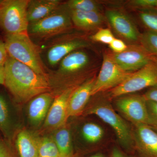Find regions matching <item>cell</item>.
I'll list each match as a JSON object with an SVG mask.
<instances>
[{
	"mask_svg": "<svg viewBox=\"0 0 157 157\" xmlns=\"http://www.w3.org/2000/svg\"><path fill=\"white\" fill-rule=\"evenodd\" d=\"M4 68L5 85L18 102L25 103L50 91L47 77L8 55Z\"/></svg>",
	"mask_w": 157,
	"mask_h": 157,
	"instance_id": "cell-1",
	"label": "cell"
},
{
	"mask_svg": "<svg viewBox=\"0 0 157 157\" xmlns=\"http://www.w3.org/2000/svg\"><path fill=\"white\" fill-rule=\"evenodd\" d=\"M5 45L9 56L30 67L39 75L47 77L38 47L28 33L7 35Z\"/></svg>",
	"mask_w": 157,
	"mask_h": 157,
	"instance_id": "cell-2",
	"label": "cell"
},
{
	"mask_svg": "<svg viewBox=\"0 0 157 157\" xmlns=\"http://www.w3.org/2000/svg\"><path fill=\"white\" fill-rule=\"evenodd\" d=\"M29 0H5L0 3V26L8 35L28 33Z\"/></svg>",
	"mask_w": 157,
	"mask_h": 157,
	"instance_id": "cell-3",
	"label": "cell"
},
{
	"mask_svg": "<svg viewBox=\"0 0 157 157\" xmlns=\"http://www.w3.org/2000/svg\"><path fill=\"white\" fill-rule=\"evenodd\" d=\"M157 84V66L154 61L133 72L122 82L111 90L110 98H119Z\"/></svg>",
	"mask_w": 157,
	"mask_h": 157,
	"instance_id": "cell-4",
	"label": "cell"
},
{
	"mask_svg": "<svg viewBox=\"0 0 157 157\" xmlns=\"http://www.w3.org/2000/svg\"><path fill=\"white\" fill-rule=\"evenodd\" d=\"M132 73L124 71L116 63L112 53L106 52L104 55L102 67L94 84L92 96L113 89L126 79Z\"/></svg>",
	"mask_w": 157,
	"mask_h": 157,
	"instance_id": "cell-5",
	"label": "cell"
},
{
	"mask_svg": "<svg viewBox=\"0 0 157 157\" xmlns=\"http://www.w3.org/2000/svg\"><path fill=\"white\" fill-rule=\"evenodd\" d=\"M71 14L58 9L36 22L29 24V33L32 36L45 38L61 33L72 26Z\"/></svg>",
	"mask_w": 157,
	"mask_h": 157,
	"instance_id": "cell-6",
	"label": "cell"
},
{
	"mask_svg": "<svg viewBox=\"0 0 157 157\" xmlns=\"http://www.w3.org/2000/svg\"><path fill=\"white\" fill-rule=\"evenodd\" d=\"M87 114L98 117L114 130L119 141L123 146L129 147L133 142L131 130L126 122L111 106L106 103L97 104L91 107Z\"/></svg>",
	"mask_w": 157,
	"mask_h": 157,
	"instance_id": "cell-7",
	"label": "cell"
},
{
	"mask_svg": "<svg viewBox=\"0 0 157 157\" xmlns=\"http://www.w3.org/2000/svg\"><path fill=\"white\" fill-rule=\"evenodd\" d=\"M116 106L123 116L135 126L142 124L148 125L147 101L143 95H132L119 97L116 101Z\"/></svg>",
	"mask_w": 157,
	"mask_h": 157,
	"instance_id": "cell-8",
	"label": "cell"
},
{
	"mask_svg": "<svg viewBox=\"0 0 157 157\" xmlns=\"http://www.w3.org/2000/svg\"><path fill=\"white\" fill-rule=\"evenodd\" d=\"M116 63L123 70L133 73L145 67L152 61L153 55L141 45L128 46L127 49L120 53H112Z\"/></svg>",
	"mask_w": 157,
	"mask_h": 157,
	"instance_id": "cell-9",
	"label": "cell"
},
{
	"mask_svg": "<svg viewBox=\"0 0 157 157\" xmlns=\"http://www.w3.org/2000/svg\"><path fill=\"white\" fill-rule=\"evenodd\" d=\"M74 90H65L54 100L44 122L45 128L56 130L66 125L67 120L68 105Z\"/></svg>",
	"mask_w": 157,
	"mask_h": 157,
	"instance_id": "cell-10",
	"label": "cell"
},
{
	"mask_svg": "<svg viewBox=\"0 0 157 157\" xmlns=\"http://www.w3.org/2000/svg\"><path fill=\"white\" fill-rule=\"evenodd\" d=\"M106 14L112 28L120 36L130 42L139 41L140 34L126 14L115 10H108Z\"/></svg>",
	"mask_w": 157,
	"mask_h": 157,
	"instance_id": "cell-11",
	"label": "cell"
},
{
	"mask_svg": "<svg viewBox=\"0 0 157 157\" xmlns=\"http://www.w3.org/2000/svg\"><path fill=\"white\" fill-rule=\"evenodd\" d=\"M135 127V141L140 152L145 157H157V132L148 125Z\"/></svg>",
	"mask_w": 157,
	"mask_h": 157,
	"instance_id": "cell-12",
	"label": "cell"
},
{
	"mask_svg": "<svg viewBox=\"0 0 157 157\" xmlns=\"http://www.w3.org/2000/svg\"><path fill=\"white\" fill-rule=\"evenodd\" d=\"M95 79V77L90 78L79 87L74 90L68 102V117L76 116L82 113L90 97L92 96Z\"/></svg>",
	"mask_w": 157,
	"mask_h": 157,
	"instance_id": "cell-13",
	"label": "cell"
},
{
	"mask_svg": "<svg viewBox=\"0 0 157 157\" xmlns=\"http://www.w3.org/2000/svg\"><path fill=\"white\" fill-rule=\"evenodd\" d=\"M53 101V96L48 92L36 96L30 101L28 117L32 124L38 126L45 120Z\"/></svg>",
	"mask_w": 157,
	"mask_h": 157,
	"instance_id": "cell-14",
	"label": "cell"
},
{
	"mask_svg": "<svg viewBox=\"0 0 157 157\" xmlns=\"http://www.w3.org/2000/svg\"><path fill=\"white\" fill-rule=\"evenodd\" d=\"M59 0L29 1L27 9V17L30 23L47 17L56 11L60 6Z\"/></svg>",
	"mask_w": 157,
	"mask_h": 157,
	"instance_id": "cell-15",
	"label": "cell"
},
{
	"mask_svg": "<svg viewBox=\"0 0 157 157\" xmlns=\"http://www.w3.org/2000/svg\"><path fill=\"white\" fill-rule=\"evenodd\" d=\"M40 137L26 130L17 135L16 144L20 157H39Z\"/></svg>",
	"mask_w": 157,
	"mask_h": 157,
	"instance_id": "cell-16",
	"label": "cell"
},
{
	"mask_svg": "<svg viewBox=\"0 0 157 157\" xmlns=\"http://www.w3.org/2000/svg\"><path fill=\"white\" fill-rule=\"evenodd\" d=\"M70 14L73 24L82 29H95L104 22V17L100 11H71Z\"/></svg>",
	"mask_w": 157,
	"mask_h": 157,
	"instance_id": "cell-17",
	"label": "cell"
},
{
	"mask_svg": "<svg viewBox=\"0 0 157 157\" xmlns=\"http://www.w3.org/2000/svg\"><path fill=\"white\" fill-rule=\"evenodd\" d=\"M86 45L87 43L84 41L77 40L56 44L48 51L47 56L48 63L51 66H55L71 52Z\"/></svg>",
	"mask_w": 157,
	"mask_h": 157,
	"instance_id": "cell-18",
	"label": "cell"
},
{
	"mask_svg": "<svg viewBox=\"0 0 157 157\" xmlns=\"http://www.w3.org/2000/svg\"><path fill=\"white\" fill-rule=\"evenodd\" d=\"M89 59L87 54L76 51L68 54L61 61L59 70L64 73H73L82 70L88 64Z\"/></svg>",
	"mask_w": 157,
	"mask_h": 157,
	"instance_id": "cell-19",
	"label": "cell"
},
{
	"mask_svg": "<svg viewBox=\"0 0 157 157\" xmlns=\"http://www.w3.org/2000/svg\"><path fill=\"white\" fill-rule=\"evenodd\" d=\"M52 138L58 149L60 157H73L71 134L66 125L56 130Z\"/></svg>",
	"mask_w": 157,
	"mask_h": 157,
	"instance_id": "cell-20",
	"label": "cell"
},
{
	"mask_svg": "<svg viewBox=\"0 0 157 157\" xmlns=\"http://www.w3.org/2000/svg\"><path fill=\"white\" fill-rule=\"evenodd\" d=\"M82 133L87 142L95 143L102 139L104 136V131L102 127L98 124L88 123L82 127Z\"/></svg>",
	"mask_w": 157,
	"mask_h": 157,
	"instance_id": "cell-21",
	"label": "cell"
},
{
	"mask_svg": "<svg viewBox=\"0 0 157 157\" xmlns=\"http://www.w3.org/2000/svg\"><path fill=\"white\" fill-rule=\"evenodd\" d=\"M39 157H60L58 149L53 138L48 137L40 138Z\"/></svg>",
	"mask_w": 157,
	"mask_h": 157,
	"instance_id": "cell-22",
	"label": "cell"
},
{
	"mask_svg": "<svg viewBox=\"0 0 157 157\" xmlns=\"http://www.w3.org/2000/svg\"><path fill=\"white\" fill-rule=\"evenodd\" d=\"M67 6L70 11H100L101 6L97 2L92 0H70Z\"/></svg>",
	"mask_w": 157,
	"mask_h": 157,
	"instance_id": "cell-23",
	"label": "cell"
},
{
	"mask_svg": "<svg viewBox=\"0 0 157 157\" xmlns=\"http://www.w3.org/2000/svg\"><path fill=\"white\" fill-rule=\"evenodd\" d=\"M140 44L148 52L157 57V33L147 30L140 34Z\"/></svg>",
	"mask_w": 157,
	"mask_h": 157,
	"instance_id": "cell-24",
	"label": "cell"
},
{
	"mask_svg": "<svg viewBox=\"0 0 157 157\" xmlns=\"http://www.w3.org/2000/svg\"><path fill=\"white\" fill-rule=\"evenodd\" d=\"M139 16L147 30L157 33V11H140Z\"/></svg>",
	"mask_w": 157,
	"mask_h": 157,
	"instance_id": "cell-25",
	"label": "cell"
},
{
	"mask_svg": "<svg viewBox=\"0 0 157 157\" xmlns=\"http://www.w3.org/2000/svg\"><path fill=\"white\" fill-rule=\"evenodd\" d=\"M9 126L8 106L5 98L0 95V129L7 133Z\"/></svg>",
	"mask_w": 157,
	"mask_h": 157,
	"instance_id": "cell-26",
	"label": "cell"
},
{
	"mask_svg": "<svg viewBox=\"0 0 157 157\" xmlns=\"http://www.w3.org/2000/svg\"><path fill=\"white\" fill-rule=\"evenodd\" d=\"M115 38L111 30L107 28L100 29L90 36V39L95 42L108 45H109Z\"/></svg>",
	"mask_w": 157,
	"mask_h": 157,
	"instance_id": "cell-27",
	"label": "cell"
},
{
	"mask_svg": "<svg viewBox=\"0 0 157 157\" xmlns=\"http://www.w3.org/2000/svg\"><path fill=\"white\" fill-rule=\"evenodd\" d=\"M130 5L141 11H157V0H133Z\"/></svg>",
	"mask_w": 157,
	"mask_h": 157,
	"instance_id": "cell-28",
	"label": "cell"
},
{
	"mask_svg": "<svg viewBox=\"0 0 157 157\" xmlns=\"http://www.w3.org/2000/svg\"><path fill=\"white\" fill-rule=\"evenodd\" d=\"M149 116L148 125L157 132V103L147 101Z\"/></svg>",
	"mask_w": 157,
	"mask_h": 157,
	"instance_id": "cell-29",
	"label": "cell"
},
{
	"mask_svg": "<svg viewBox=\"0 0 157 157\" xmlns=\"http://www.w3.org/2000/svg\"><path fill=\"white\" fill-rule=\"evenodd\" d=\"M109 47L113 53H118L125 50L128 45L121 39L115 38L109 44Z\"/></svg>",
	"mask_w": 157,
	"mask_h": 157,
	"instance_id": "cell-30",
	"label": "cell"
},
{
	"mask_svg": "<svg viewBox=\"0 0 157 157\" xmlns=\"http://www.w3.org/2000/svg\"><path fill=\"white\" fill-rule=\"evenodd\" d=\"M143 96L146 101H153L157 103V84L150 87Z\"/></svg>",
	"mask_w": 157,
	"mask_h": 157,
	"instance_id": "cell-31",
	"label": "cell"
},
{
	"mask_svg": "<svg viewBox=\"0 0 157 157\" xmlns=\"http://www.w3.org/2000/svg\"><path fill=\"white\" fill-rule=\"evenodd\" d=\"M0 157H14L7 144L0 140Z\"/></svg>",
	"mask_w": 157,
	"mask_h": 157,
	"instance_id": "cell-32",
	"label": "cell"
},
{
	"mask_svg": "<svg viewBox=\"0 0 157 157\" xmlns=\"http://www.w3.org/2000/svg\"><path fill=\"white\" fill-rule=\"evenodd\" d=\"M8 57L5 43L0 40V66H4Z\"/></svg>",
	"mask_w": 157,
	"mask_h": 157,
	"instance_id": "cell-33",
	"label": "cell"
},
{
	"mask_svg": "<svg viewBox=\"0 0 157 157\" xmlns=\"http://www.w3.org/2000/svg\"><path fill=\"white\" fill-rule=\"evenodd\" d=\"M0 84L5 85V68L0 66Z\"/></svg>",
	"mask_w": 157,
	"mask_h": 157,
	"instance_id": "cell-34",
	"label": "cell"
},
{
	"mask_svg": "<svg viewBox=\"0 0 157 157\" xmlns=\"http://www.w3.org/2000/svg\"><path fill=\"white\" fill-rule=\"evenodd\" d=\"M111 157H125L121 152L117 148L113 149L111 155Z\"/></svg>",
	"mask_w": 157,
	"mask_h": 157,
	"instance_id": "cell-35",
	"label": "cell"
},
{
	"mask_svg": "<svg viewBox=\"0 0 157 157\" xmlns=\"http://www.w3.org/2000/svg\"><path fill=\"white\" fill-rule=\"evenodd\" d=\"M152 61L155 63L156 64L157 66V57L154 56L153 57Z\"/></svg>",
	"mask_w": 157,
	"mask_h": 157,
	"instance_id": "cell-36",
	"label": "cell"
},
{
	"mask_svg": "<svg viewBox=\"0 0 157 157\" xmlns=\"http://www.w3.org/2000/svg\"><path fill=\"white\" fill-rule=\"evenodd\" d=\"M89 157H104V156H102L101 155L97 154L96 155H94L92 156Z\"/></svg>",
	"mask_w": 157,
	"mask_h": 157,
	"instance_id": "cell-37",
	"label": "cell"
}]
</instances>
